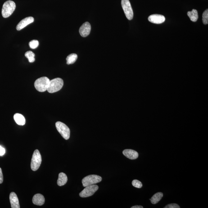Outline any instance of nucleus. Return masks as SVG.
<instances>
[{"label":"nucleus","instance_id":"obj_21","mask_svg":"<svg viewBox=\"0 0 208 208\" xmlns=\"http://www.w3.org/2000/svg\"><path fill=\"white\" fill-rule=\"evenodd\" d=\"M202 22L204 24L206 25L208 24V10L207 9L204 12L202 15Z\"/></svg>","mask_w":208,"mask_h":208},{"label":"nucleus","instance_id":"obj_8","mask_svg":"<svg viewBox=\"0 0 208 208\" xmlns=\"http://www.w3.org/2000/svg\"><path fill=\"white\" fill-rule=\"evenodd\" d=\"M98 186L95 184L87 186L79 193V196L82 198L92 196L98 190Z\"/></svg>","mask_w":208,"mask_h":208},{"label":"nucleus","instance_id":"obj_9","mask_svg":"<svg viewBox=\"0 0 208 208\" xmlns=\"http://www.w3.org/2000/svg\"><path fill=\"white\" fill-rule=\"evenodd\" d=\"M91 25L89 23L87 22L81 26L79 29V33L83 37H86L90 33Z\"/></svg>","mask_w":208,"mask_h":208},{"label":"nucleus","instance_id":"obj_24","mask_svg":"<svg viewBox=\"0 0 208 208\" xmlns=\"http://www.w3.org/2000/svg\"><path fill=\"white\" fill-rule=\"evenodd\" d=\"M180 207L176 204H168L164 207V208H180Z\"/></svg>","mask_w":208,"mask_h":208},{"label":"nucleus","instance_id":"obj_23","mask_svg":"<svg viewBox=\"0 0 208 208\" xmlns=\"http://www.w3.org/2000/svg\"><path fill=\"white\" fill-rule=\"evenodd\" d=\"M132 184L134 187L139 188H142L143 186L142 182L137 180H134L132 181Z\"/></svg>","mask_w":208,"mask_h":208},{"label":"nucleus","instance_id":"obj_25","mask_svg":"<svg viewBox=\"0 0 208 208\" xmlns=\"http://www.w3.org/2000/svg\"><path fill=\"white\" fill-rule=\"evenodd\" d=\"M6 152L4 148L0 146V156H3Z\"/></svg>","mask_w":208,"mask_h":208},{"label":"nucleus","instance_id":"obj_4","mask_svg":"<svg viewBox=\"0 0 208 208\" xmlns=\"http://www.w3.org/2000/svg\"><path fill=\"white\" fill-rule=\"evenodd\" d=\"M41 162L42 157L41 154L38 150H36L32 156L31 164V169L34 171L38 170L40 166Z\"/></svg>","mask_w":208,"mask_h":208},{"label":"nucleus","instance_id":"obj_10","mask_svg":"<svg viewBox=\"0 0 208 208\" xmlns=\"http://www.w3.org/2000/svg\"><path fill=\"white\" fill-rule=\"evenodd\" d=\"M34 21V18L32 17H28L23 19L16 26L17 30H21L29 24H31Z\"/></svg>","mask_w":208,"mask_h":208},{"label":"nucleus","instance_id":"obj_22","mask_svg":"<svg viewBox=\"0 0 208 208\" xmlns=\"http://www.w3.org/2000/svg\"><path fill=\"white\" fill-rule=\"evenodd\" d=\"M39 44V42L36 40H33L31 41L29 43V46L31 48L33 49L37 48L38 47Z\"/></svg>","mask_w":208,"mask_h":208},{"label":"nucleus","instance_id":"obj_20","mask_svg":"<svg viewBox=\"0 0 208 208\" xmlns=\"http://www.w3.org/2000/svg\"><path fill=\"white\" fill-rule=\"evenodd\" d=\"M25 56L28 59L30 63H33L35 60V54L31 51H28L25 52Z\"/></svg>","mask_w":208,"mask_h":208},{"label":"nucleus","instance_id":"obj_5","mask_svg":"<svg viewBox=\"0 0 208 208\" xmlns=\"http://www.w3.org/2000/svg\"><path fill=\"white\" fill-rule=\"evenodd\" d=\"M101 180L102 178L100 176L92 175L87 176L83 178L82 180V183L83 187H86L90 185L96 184L101 182Z\"/></svg>","mask_w":208,"mask_h":208},{"label":"nucleus","instance_id":"obj_26","mask_svg":"<svg viewBox=\"0 0 208 208\" xmlns=\"http://www.w3.org/2000/svg\"><path fill=\"white\" fill-rule=\"evenodd\" d=\"M3 182V175L2 174V169L0 168V184L2 183Z\"/></svg>","mask_w":208,"mask_h":208},{"label":"nucleus","instance_id":"obj_19","mask_svg":"<svg viewBox=\"0 0 208 208\" xmlns=\"http://www.w3.org/2000/svg\"><path fill=\"white\" fill-rule=\"evenodd\" d=\"M78 58V56L76 54L73 53L70 54L66 57L67 64L68 65L73 64L76 61Z\"/></svg>","mask_w":208,"mask_h":208},{"label":"nucleus","instance_id":"obj_15","mask_svg":"<svg viewBox=\"0 0 208 208\" xmlns=\"http://www.w3.org/2000/svg\"><path fill=\"white\" fill-rule=\"evenodd\" d=\"M68 181V177L65 173L61 172L59 173L57 184L59 186H63L66 184Z\"/></svg>","mask_w":208,"mask_h":208},{"label":"nucleus","instance_id":"obj_18","mask_svg":"<svg viewBox=\"0 0 208 208\" xmlns=\"http://www.w3.org/2000/svg\"><path fill=\"white\" fill-rule=\"evenodd\" d=\"M163 196V193L161 192H158L154 194L153 196L150 199V201L151 203L155 204L158 203Z\"/></svg>","mask_w":208,"mask_h":208},{"label":"nucleus","instance_id":"obj_6","mask_svg":"<svg viewBox=\"0 0 208 208\" xmlns=\"http://www.w3.org/2000/svg\"><path fill=\"white\" fill-rule=\"evenodd\" d=\"M56 127L57 130L65 140H68L70 137V131L67 126L60 121L56 123Z\"/></svg>","mask_w":208,"mask_h":208},{"label":"nucleus","instance_id":"obj_7","mask_svg":"<svg viewBox=\"0 0 208 208\" xmlns=\"http://www.w3.org/2000/svg\"><path fill=\"white\" fill-rule=\"evenodd\" d=\"M121 6L127 18L132 20L133 17V12L129 0H121Z\"/></svg>","mask_w":208,"mask_h":208},{"label":"nucleus","instance_id":"obj_12","mask_svg":"<svg viewBox=\"0 0 208 208\" xmlns=\"http://www.w3.org/2000/svg\"><path fill=\"white\" fill-rule=\"evenodd\" d=\"M9 199L12 208H20L18 198L15 192L11 193L9 196Z\"/></svg>","mask_w":208,"mask_h":208},{"label":"nucleus","instance_id":"obj_16","mask_svg":"<svg viewBox=\"0 0 208 208\" xmlns=\"http://www.w3.org/2000/svg\"><path fill=\"white\" fill-rule=\"evenodd\" d=\"M14 119L15 122L19 125L23 126L25 124V119L21 114H15L14 116Z\"/></svg>","mask_w":208,"mask_h":208},{"label":"nucleus","instance_id":"obj_1","mask_svg":"<svg viewBox=\"0 0 208 208\" xmlns=\"http://www.w3.org/2000/svg\"><path fill=\"white\" fill-rule=\"evenodd\" d=\"M64 82L60 78H56L50 81L47 90L49 93H52L60 91L63 86Z\"/></svg>","mask_w":208,"mask_h":208},{"label":"nucleus","instance_id":"obj_11","mask_svg":"<svg viewBox=\"0 0 208 208\" xmlns=\"http://www.w3.org/2000/svg\"><path fill=\"white\" fill-rule=\"evenodd\" d=\"M148 20L150 22L154 24H160L165 22V18L164 15L156 14L150 15Z\"/></svg>","mask_w":208,"mask_h":208},{"label":"nucleus","instance_id":"obj_17","mask_svg":"<svg viewBox=\"0 0 208 208\" xmlns=\"http://www.w3.org/2000/svg\"><path fill=\"white\" fill-rule=\"evenodd\" d=\"M187 15L189 17L191 21L196 22L198 19L199 16L197 11L196 9H193L191 11H188L187 12Z\"/></svg>","mask_w":208,"mask_h":208},{"label":"nucleus","instance_id":"obj_3","mask_svg":"<svg viewBox=\"0 0 208 208\" xmlns=\"http://www.w3.org/2000/svg\"><path fill=\"white\" fill-rule=\"evenodd\" d=\"M50 81L49 79L46 77H42L38 78L35 82V88L38 92H45L48 88Z\"/></svg>","mask_w":208,"mask_h":208},{"label":"nucleus","instance_id":"obj_14","mask_svg":"<svg viewBox=\"0 0 208 208\" xmlns=\"http://www.w3.org/2000/svg\"><path fill=\"white\" fill-rule=\"evenodd\" d=\"M32 201L34 205L41 206L44 203L45 198L43 195L38 193L35 195L33 196Z\"/></svg>","mask_w":208,"mask_h":208},{"label":"nucleus","instance_id":"obj_13","mask_svg":"<svg viewBox=\"0 0 208 208\" xmlns=\"http://www.w3.org/2000/svg\"><path fill=\"white\" fill-rule=\"evenodd\" d=\"M123 155L131 160H135L138 157V153L134 150L126 149L123 151Z\"/></svg>","mask_w":208,"mask_h":208},{"label":"nucleus","instance_id":"obj_27","mask_svg":"<svg viewBox=\"0 0 208 208\" xmlns=\"http://www.w3.org/2000/svg\"><path fill=\"white\" fill-rule=\"evenodd\" d=\"M131 208H143L142 206H140V205H136V206L132 207Z\"/></svg>","mask_w":208,"mask_h":208},{"label":"nucleus","instance_id":"obj_2","mask_svg":"<svg viewBox=\"0 0 208 208\" xmlns=\"http://www.w3.org/2000/svg\"><path fill=\"white\" fill-rule=\"evenodd\" d=\"M16 5L14 1H8L4 4L2 10V16L4 18L9 17L15 11Z\"/></svg>","mask_w":208,"mask_h":208}]
</instances>
